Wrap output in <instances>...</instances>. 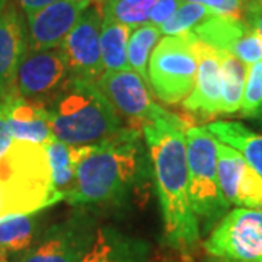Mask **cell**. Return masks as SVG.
<instances>
[{
  "mask_svg": "<svg viewBox=\"0 0 262 262\" xmlns=\"http://www.w3.org/2000/svg\"><path fill=\"white\" fill-rule=\"evenodd\" d=\"M69 80V69L61 48L27 51L15 77L19 96L46 102Z\"/></svg>",
  "mask_w": 262,
  "mask_h": 262,
  "instance_id": "9",
  "label": "cell"
},
{
  "mask_svg": "<svg viewBox=\"0 0 262 262\" xmlns=\"http://www.w3.org/2000/svg\"><path fill=\"white\" fill-rule=\"evenodd\" d=\"M95 0H57L27 15L28 51L58 48Z\"/></svg>",
  "mask_w": 262,
  "mask_h": 262,
  "instance_id": "12",
  "label": "cell"
},
{
  "mask_svg": "<svg viewBox=\"0 0 262 262\" xmlns=\"http://www.w3.org/2000/svg\"><path fill=\"white\" fill-rule=\"evenodd\" d=\"M160 29L155 25H141L139 28L131 31L130 39H128V64L131 70H134L141 79L147 83V67L149 60L155 47L160 41Z\"/></svg>",
  "mask_w": 262,
  "mask_h": 262,
  "instance_id": "22",
  "label": "cell"
},
{
  "mask_svg": "<svg viewBox=\"0 0 262 262\" xmlns=\"http://www.w3.org/2000/svg\"><path fill=\"white\" fill-rule=\"evenodd\" d=\"M60 200L53 187L46 146L12 141L0 156V219L34 214Z\"/></svg>",
  "mask_w": 262,
  "mask_h": 262,
  "instance_id": "4",
  "label": "cell"
},
{
  "mask_svg": "<svg viewBox=\"0 0 262 262\" xmlns=\"http://www.w3.org/2000/svg\"><path fill=\"white\" fill-rule=\"evenodd\" d=\"M198 61L188 37H165L158 42L149 60V84L162 102L177 105L192 92Z\"/></svg>",
  "mask_w": 262,
  "mask_h": 262,
  "instance_id": "6",
  "label": "cell"
},
{
  "mask_svg": "<svg viewBox=\"0 0 262 262\" xmlns=\"http://www.w3.org/2000/svg\"><path fill=\"white\" fill-rule=\"evenodd\" d=\"M213 15L214 12L207 9L203 5L182 2L177 12L165 24L160 25V34H163L165 37H179L192 32L198 25L206 22Z\"/></svg>",
  "mask_w": 262,
  "mask_h": 262,
  "instance_id": "26",
  "label": "cell"
},
{
  "mask_svg": "<svg viewBox=\"0 0 262 262\" xmlns=\"http://www.w3.org/2000/svg\"><path fill=\"white\" fill-rule=\"evenodd\" d=\"M185 141L191 206L196 217L214 223L230 207L217 177V140L206 127H191L185 131Z\"/></svg>",
  "mask_w": 262,
  "mask_h": 262,
  "instance_id": "5",
  "label": "cell"
},
{
  "mask_svg": "<svg viewBox=\"0 0 262 262\" xmlns=\"http://www.w3.org/2000/svg\"><path fill=\"white\" fill-rule=\"evenodd\" d=\"M44 103L54 139L67 146L95 144L121 130V120L98 83L69 79Z\"/></svg>",
  "mask_w": 262,
  "mask_h": 262,
  "instance_id": "3",
  "label": "cell"
},
{
  "mask_svg": "<svg viewBox=\"0 0 262 262\" xmlns=\"http://www.w3.org/2000/svg\"><path fill=\"white\" fill-rule=\"evenodd\" d=\"M91 223L72 219L51 227L20 262H79L94 242Z\"/></svg>",
  "mask_w": 262,
  "mask_h": 262,
  "instance_id": "14",
  "label": "cell"
},
{
  "mask_svg": "<svg viewBox=\"0 0 262 262\" xmlns=\"http://www.w3.org/2000/svg\"><path fill=\"white\" fill-rule=\"evenodd\" d=\"M0 99L3 102L13 140L46 144L54 139L51 117L44 103L25 99L19 96L16 91L2 95Z\"/></svg>",
  "mask_w": 262,
  "mask_h": 262,
  "instance_id": "16",
  "label": "cell"
},
{
  "mask_svg": "<svg viewBox=\"0 0 262 262\" xmlns=\"http://www.w3.org/2000/svg\"><path fill=\"white\" fill-rule=\"evenodd\" d=\"M219 56H220V67H222L220 114L239 113L244 99L248 66L229 53L219 51Z\"/></svg>",
  "mask_w": 262,
  "mask_h": 262,
  "instance_id": "21",
  "label": "cell"
},
{
  "mask_svg": "<svg viewBox=\"0 0 262 262\" xmlns=\"http://www.w3.org/2000/svg\"><path fill=\"white\" fill-rule=\"evenodd\" d=\"M0 262H9V258H8V252L5 248L0 246Z\"/></svg>",
  "mask_w": 262,
  "mask_h": 262,
  "instance_id": "33",
  "label": "cell"
},
{
  "mask_svg": "<svg viewBox=\"0 0 262 262\" xmlns=\"http://www.w3.org/2000/svg\"><path fill=\"white\" fill-rule=\"evenodd\" d=\"M28 51V31L22 13L8 5L0 15V96L16 91L15 77Z\"/></svg>",
  "mask_w": 262,
  "mask_h": 262,
  "instance_id": "17",
  "label": "cell"
},
{
  "mask_svg": "<svg viewBox=\"0 0 262 262\" xmlns=\"http://www.w3.org/2000/svg\"><path fill=\"white\" fill-rule=\"evenodd\" d=\"M207 262H236V261H229V259H222V258H214V256H211V258H210Z\"/></svg>",
  "mask_w": 262,
  "mask_h": 262,
  "instance_id": "34",
  "label": "cell"
},
{
  "mask_svg": "<svg viewBox=\"0 0 262 262\" xmlns=\"http://www.w3.org/2000/svg\"><path fill=\"white\" fill-rule=\"evenodd\" d=\"M244 18L262 39V0H248Z\"/></svg>",
  "mask_w": 262,
  "mask_h": 262,
  "instance_id": "30",
  "label": "cell"
},
{
  "mask_svg": "<svg viewBox=\"0 0 262 262\" xmlns=\"http://www.w3.org/2000/svg\"><path fill=\"white\" fill-rule=\"evenodd\" d=\"M182 2L203 5L207 9H210L217 15L245 19L244 15L246 0H182Z\"/></svg>",
  "mask_w": 262,
  "mask_h": 262,
  "instance_id": "28",
  "label": "cell"
},
{
  "mask_svg": "<svg viewBox=\"0 0 262 262\" xmlns=\"http://www.w3.org/2000/svg\"><path fill=\"white\" fill-rule=\"evenodd\" d=\"M101 89L117 113L141 124L158 120L168 113L156 105L147 83L134 70L103 72L98 80Z\"/></svg>",
  "mask_w": 262,
  "mask_h": 262,
  "instance_id": "10",
  "label": "cell"
},
{
  "mask_svg": "<svg viewBox=\"0 0 262 262\" xmlns=\"http://www.w3.org/2000/svg\"><path fill=\"white\" fill-rule=\"evenodd\" d=\"M246 2H248V0H246Z\"/></svg>",
  "mask_w": 262,
  "mask_h": 262,
  "instance_id": "37",
  "label": "cell"
},
{
  "mask_svg": "<svg viewBox=\"0 0 262 262\" xmlns=\"http://www.w3.org/2000/svg\"><path fill=\"white\" fill-rule=\"evenodd\" d=\"M210 256L236 262H262V210L226 213L204 242Z\"/></svg>",
  "mask_w": 262,
  "mask_h": 262,
  "instance_id": "7",
  "label": "cell"
},
{
  "mask_svg": "<svg viewBox=\"0 0 262 262\" xmlns=\"http://www.w3.org/2000/svg\"><path fill=\"white\" fill-rule=\"evenodd\" d=\"M239 113L248 118L262 117V60L248 66L244 99Z\"/></svg>",
  "mask_w": 262,
  "mask_h": 262,
  "instance_id": "27",
  "label": "cell"
},
{
  "mask_svg": "<svg viewBox=\"0 0 262 262\" xmlns=\"http://www.w3.org/2000/svg\"><path fill=\"white\" fill-rule=\"evenodd\" d=\"M98 2H99V3L102 5V3H105V2H108V0H98Z\"/></svg>",
  "mask_w": 262,
  "mask_h": 262,
  "instance_id": "36",
  "label": "cell"
},
{
  "mask_svg": "<svg viewBox=\"0 0 262 262\" xmlns=\"http://www.w3.org/2000/svg\"><path fill=\"white\" fill-rule=\"evenodd\" d=\"M13 141L12 133L9 128V122L5 114V108H3V102L0 99V156L8 150L10 143Z\"/></svg>",
  "mask_w": 262,
  "mask_h": 262,
  "instance_id": "31",
  "label": "cell"
},
{
  "mask_svg": "<svg viewBox=\"0 0 262 262\" xmlns=\"http://www.w3.org/2000/svg\"><path fill=\"white\" fill-rule=\"evenodd\" d=\"M147 246L113 227H101L79 262H146Z\"/></svg>",
  "mask_w": 262,
  "mask_h": 262,
  "instance_id": "18",
  "label": "cell"
},
{
  "mask_svg": "<svg viewBox=\"0 0 262 262\" xmlns=\"http://www.w3.org/2000/svg\"><path fill=\"white\" fill-rule=\"evenodd\" d=\"M217 177L220 189L229 204L262 210V177L244 156L217 140Z\"/></svg>",
  "mask_w": 262,
  "mask_h": 262,
  "instance_id": "13",
  "label": "cell"
},
{
  "mask_svg": "<svg viewBox=\"0 0 262 262\" xmlns=\"http://www.w3.org/2000/svg\"><path fill=\"white\" fill-rule=\"evenodd\" d=\"M6 6H8V0H0V15L6 9Z\"/></svg>",
  "mask_w": 262,
  "mask_h": 262,
  "instance_id": "35",
  "label": "cell"
},
{
  "mask_svg": "<svg viewBox=\"0 0 262 262\" xmlns=\"http://www.w3.org/2000/svg\"><path fill=\"white\" fill-rule=\"evenodd\" d=\"M185 35L195 53L198 72L194 89L182 105L191 113H200L206 117L217 115L220 114L222 105V67L219 51L200 41L191 32Z\"/></svg>",
  "mask_w": 262,
  "mask_h": 262,
  "instance_id": "15",
  "label": "cell"
},
{
  "mask_svg": "<svg viewBox=\"0 0 262 262\" xmlns=\"http://www.w3.org/2000/svg\"><path fill=\"white\" fill-rule=\"evenodd\" d=\"M206 130L214 136L215 140L237 150L253 170L262 177V134L236 121L210 122L206 125Z\"/></svg>",
  "mask_w": 262,
  "mask_h": 262,
  "instance_id": "19",
  "label": "cell"
},
{
  "mask_svg": "<svg viewBox=\"0 0 262 262\" xmlns=\"http://www.w3.org/2000/svg\"><path fill=\"white\" fill-rule=\"evenodd\" d=\"M131 31L127 25L103 18L101 27V58L105 72L130 70L128 39Z\"/></svg>",
  "mask_w": 262,
  "mask_h": 262,
  "instance_id": "20",
  "label": "cell"
},
{
  "mask_svg": "<svg viewBox=\"0 0 262 262\" xmlns=\"http://www.w3.org/2000/svg\"><path fill=\"white\" fill-rule=\"evenodd\" d=\"M46 149L50 159L53 187L61 200H66L67 194L75 185V173L70 162V146L58 141L57 139L47 141Z\"/></svg>",
  "mask_w": 262,
  "mask_h": 262,
  "instance_id": "24",
  "label": "cell"
},
{
  "mask_svg": "<svg viewBox=\"0 0 262 262\" xmlns=\"http://www.w3.org/2000/svg\"><path fill=\"white\" fill-rule=\"evenodd\" d=\"M156 0H108L102 3L103 18L136 29L149 24L150 13Z\"/></svg>",
  "mask_w": 262,
  "mask_h": 262,
  "instance_id": "25",
  "label": "cell"
},
{
  "mask_svg": "<svg viewBox=\"0 0 262 262\" xmlns=\"http://www.w3.org/2000/svg\"><path fill=\"white\" fill-rule=\"evenodd\" d=\"M102 19V5L99 6V2L95 0L61 42L60 48L67 63L69 79L98 83L103 75L101 58Z\"/></svg>",
  "mask_w": 262,
  "mask_h": 262,
  "instance_id": "8",
  "label": "cell"
},
{
  "mask_svg": "<svg viewBox=\"0 0 262 262\" xmlns=\"http://www.w3.org/2000/svg\"><path fill=\"white\" fill-rule=\"evenodd\" d=\"M182 0H156L151 13H150L149 24L159 28L162 24H165L181 6Z\"/></svg>",
  "mask_w": 262,
  "mask_h": 262,
  "instance_id": "29",
  "label": "cell"
},
{
  "mask_svg": "<svg viewBox=\"0 0 262 262\" xmlns=\"http://www.w3.org/2000/svg\"><path fill=\"white\" fill-rule=\"evenodd\" d=\"M37 232L34 215H8L0 219V246L6 251L22 252L32 246Z\"/></svg>",
  "mask_w": 262,
  "mask_h": 262,
  "instance_id": "23",
  "label": "cell"
},
{
  "mask_svg": "<svg viewBox=\"0 0 262 262\" xmlns=\"http://www.w3.org/2000/svg\"><path fill=\"white\" fill-rule=\"evenodd\" d=\"M191 34L217 51L229 53L246 66L262 60V39L245 19L214 13Z\"/></svg>",
  "mask_w": 262,
  "mask_h": 262,
  "instance_id": "11",
  "label": "cell"
},
{
  "mask_svg": "<svg viewBox=\"0 0 262 262\" xmlns=\"http://www.w3.org/2000/svg\"><path fill=\"white\" fill-rule=\"evenodd\" d=\"M143 147L137 128H124L113 137L86 146H70L75 185L66 200L94 204L122 196L141 173Z\"/></svg>",
  "mask_w": 262,
  "mask_h": 262,
  "instance_id": "2",
  "label": "cell"
},
{
  "mask_svg": "<svg viewBox=\"0 0 262 262\" xmlns=\"http://www.w3.org/2000/svg\"><path fill=\"white\" fill-rule=\"evenodd\" d=\"M143 133L156 177L165 244L189 256L200 244V225L189 198L185 124L166 113L143 124Z\"/></svg>",
  "mask_w": 262,
  "mask_h": 262,
  "instance_id": "1",
  "label": "cell"
},
{
  "mask_svg": "<svg viewBox=\"0 0 262 262\" xmlns=\"http://www.w3.org/2000/svg\"><path fill=\"white\" fill-rule=\"evenodd\" d=\"M16 2L20 6V9L25 12V15H29V13H34L48 5L54 3L57 0H16Z\"/></svg>",
  "mask_w": 262,
  "mask_h": 262,
  "instance_id": "32",
  "label": "cell"
}]
</instances>
